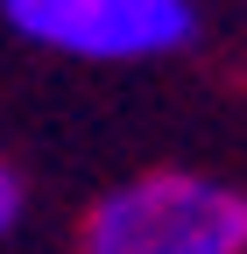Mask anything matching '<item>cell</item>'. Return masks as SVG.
<instances>
[{"label":"cell","instance_id":"cell-1","mask_svg":"<svg viewBox=\"0 0 247 254\" xmlns=\"http://www.w3.org/2000/svg\"><path fill=\"white\" fill-rule=\"evenodd\" d=\"M78 254H247V190L198 170L127 177L85 212Z\"/></svg>","mask_w":247,"mask_h":254},{"label":"cell","instance_id":"cell-2","mask_svg":"<svg viewBox=\"0 0 247 254\" xmlns=\"http://www.w3.org/2000/svg\"><path fill=\"white\" fill-rule=\"evenodd\" d=\"M0 21L78 64H148L198 43L191 0H0Z\"/></svg>","mask_w":247,"mask_h":254},{"label":"cell","instance_id":"cell-3","mask_svg":"<svg viewBox=\"0 0 247 254\" xmlns=\"http://www.w3.org/2000/svg\"><path fill=\"white\" fill-rule=\"evenodd\" d=\"M14 219H21V177H14L7 163H0V240L14 233Z\"/></svg>","mask_w":247,"mask_h":254}]
</instances>
